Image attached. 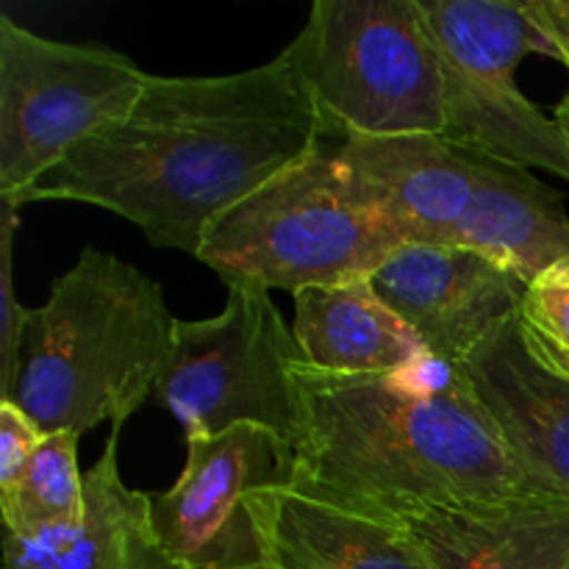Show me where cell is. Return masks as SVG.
I'll list each match as a JSON object with an SVG mask.
<instances>
[{
    "mask_svg": "<svg viewBox=\"0 0 569 569\" xmlns=\"http://www.w3.org/2000/svg\"><path fill=\"white\" fill-rule=\"evenodd\" d=\"M326 128L281 59L231 76H150L126 120L78 144L26 192L98 206L150 244L198 256L209 228L322 148Z\"/></svg>",
    "mask_w": 569,
    "mask_h": 569,
    "instance_id": "6da1fadb",
    "label": "cell"
},
{
    "mask_svg": "<svg viewBox=\"0 0 569 569\" xmlns=\"http://www.w3.org/2000/svg\"><path fill=\"white\" fill-rule=\"evenodd\" d=\"M298 415L292 487L342 509L398 522L422 509L550 495L509 453L456 367L331 376L303 361Z\"/></svg>",
    "mask_w": 569,
    "mask_h": 569,
    "instance_id": "7a4b0ae2",
    "label": "cell"
},
{
    "mask_svg": "<svg viewBox=\"0 0 569 569\" xmlns=\"http://www.w3.org/2000/svg\"><path fill=\"white\" fill-rule=\"evenodd\" d=\"M170 309L153 278L103 250L83 248L26 309L17 350L14 400L44 433L81 437L122 422L156 392L172 348Z\"/></svg>",
    "mask_w": 569,
    "mask_h": 569,
    "instance_id": "3957f363",
    "label": "cell"
},
{
    "mask_svg": "<svg viewBox=\"0 0 569 569\" xmlns=\"http://www.w3.org/2000/svg\"><path fill=\"white\" fill-rule=\"evenodd\" d=\"M403 239L365 198L337 150L320 148L233 206L194 259L228 287L283 289L372 278Z\"/></svg>",
    "mask_w": 569,
    "mask_h": 569,
    "instance_id": "277c9868",
    "label": "cell"
},
{
    "mask_svg": "<svg viewBox=\"0 0 569 569\" xmlns=\"http://www.w3.org/2000/svg\"><path fill=\"white\" fill-rule=\"evenodd\" d=\"M328 137L445 128L442 67L420 0H317L281 50Z\"/></svg>",
    "mask_w": 569,
    "mask_h": 569,
    "instance_id": "5b68a950",
    "label": "cell"
},
{
    "mask_svg": "<svg viewBox=\"0 0 569 569\" xmlns=\"http://www.w3.org/2000/svg\"><path fill=\"white\" fill-rule=\"evenodd\" d=\"M420 9L442 67V137L456 148L569 181V142L559 122L515 81L526 56L553 59L528 0H420Z\"/></svg>",
    "mask_w": 569,
    "mask_h": 569,
    "instance_id": "8992f818",
    "label": "cell"
},
{
    "mask_svg": "<svg viewBox=\"0 0 569 569\" xmlns=\"http://www.w3.org/2000/svg\"><path fill=\"white\" fill-rule=\"evenodd\" d=\"M148 72L103 44L59 42L0 17V200L28 189L94 133L126 120Z\"/></svg>",
    "mask_w": 569,
    "mask_h": 569,
    "instance_id": "52a82bcc",
    "label": "cell"
},
{
    "mask_svg": "<svg viewBox=\"0 0 569 569\" xmlns=\"http://www.w3.org/2000/svg\"><path fill=\"white\" fill-rule=\"evenodd\" d=\"M303 353L270 292L228 287L209 320H176L156 400L187 439L261 426L295 445L300 428L298 367Z\"/></svg>",
    "mask_w": 569,
    "mask_h": 569,
    "instance_id": "ba28073f",
    "label": "cell"
},
{
    "mask_svg": "<svg viewBox=\"0 0 569 569\" xmlns=\"http://www.w3.org/2000/svg\"><path fill=\"white\" fill-rule=\"evenodd\" d=\"M295 478V448L261 426L187 439V465L153 498V528L178 569H270L261 500Z\"/></svg>",
    "mask_w": 569,
    "mask_h": 569,
    "instance_id": "9c48e42d",
    "label": "cell"
},
{
    "mask_svg": "<svg viewBox=\"0 0 569 569\" xmlns=\"http://www.w3.org/2000/svg\"><path fill=\"white\" fill-rule=\"evenodd\" d=\"M370 281L445 367L461 365L515 320L528 289L487 256L459 244H403Z\"/></svg>",
    "mask_w": 569,
    "mask_h": 569,
    "instance_id": "30bf717a",
    "label": "cell"
},
{
    "mask_svg": "<svg viewBox=\"0 0 569 569\" xmlns=\"http://www.w3.org/2000/svg\"><path fill=\"white\" fill-rule=\"evenodd\" d=\"M337 156L403 244L459 242L478 183L472 150L437 133H403L345 139Z\"/></svg>",
    "mask_w": 569,
    "mask_h": 569,
    "instance_id": "8fae6325",
    "label": "cell"
},
{
    "mask_svg": "<svg viewBox=\"0 0 569 569\" xmlns=\"http://www.w3.org/2000/svg\"><path fill=\"white\" fill-rule=\"evenodd\" d=\"M456 370L522 470L545 492L569 500V381L539 361L520 315Z\"/></svg>",
    "mask_w": 569,
    "mask_h": 569,
    "instance_id": "7c38bea8",
    "label": "cell"
},
{
    "mask_svg": "<svg viewBox=\"0 0 569 569\" xmlns=\"http://www.w3.org/2000/svg\"><path fill=\"white\" fill-rule=\"evenodd\" d=\"M120 428L83 476L87 515L67 528L3 533V569H178L153 528V498L126 487L117 467Z\"/></svg>",
    "mask_w": 569,
    "mask_h": 569,
    "instance_id": "4fadbf2b",
    "label": "cell"
},
{
    "mask_svg": "<svg viewBox=\"0 0 569 569\" xmlns=\"http://www.w3.org/2000/svg\"><path fill=\"white\" fill-rule=\"evenodd\" d=\"M398 526L437 569H565L569 500L553 495L422 509Z\"/></svg>",
    "mask_w": 569,
    "mask_h": 569,
    "instance_id": "5bb4252c",
    "label": "cell"
},
{
    "mask_svg": "<svg viewBox=\"0 0 569 569\" xmlns=\"http://www.w3.org/2000/svg\"><path fill=\"white\" fill-rule=\"evenodd\" d=\"M295 298V339L303 361L331 376H395L433 367L417 333L376 292L370 278L311 287Z\"/></svg>",
    "mask_w": 569,
    "mask_h": 569,
    "instance_id": "9a60e30c",
    "label": "cell"
},
{
    "mask_svg": "<svg viewBox=\"0 0 569 569\" xmlns=\"http://www.w3.org/2000/svg\"><path fill=\"white\" fill-rule=\"evenodd\" d=\"M478 183L459 231V248L476 250L517 281L537 278L569 261L565 198L528 167L476 153Z\"/></svg>",
    "mask_w": 569,
    "mask_h": 569,
    "instance_id": "2e32d148",
    "label": "cell"
},
{
    "mask_svg": "<svg viewBox=\"0 0 569 569\" xmlns=\"http://www.w3.org/2000/svg\"><path fill=\"white\" fill-rule=\"evenodd\" d=\"M270 569H437L398 526L289 487L261 500Z\"/></svg>",
    "mask_w": 569,
    "mask_h": 569,
    "instance_id": "e0dca14e",
    "label": "cell"
},
{
    "mask_svg": "<svg viewBox=\"0 0 569 569\" xmlns=\"http://www.w3.org/2000/svg\"><path fill=\"white\" fill-rule=\"evenodd\" d=\"M0 511L3 528L17 537L83 522L87 487L78 472V433H48L14 487L0 492Z\"/></svg>",
    "mask_w": 569,
    "mask_h": 569,
    "instance_id": "ac0fdd59",
    "label": "cell"
},
{
    "mask_svg": "<svg viewBox=\"0 0 569 569\" xmlns=\"http://www.w3.org/2000/svg\"><path fill=\"white\" fill-rule=\"evenodd\" d=\"M520 326L539 361L569 381V261L526 289Z\"/></svg>",
    "mask_w": 569,
    "mask_h": 569,
    "instance_id": "d6986e66",
    "label": "cell"
},
{
    "mask_svg": "<svg viewBox=\"0 0 569 569\" xmlns=\"http://www.w3.org/2000/svg\"><path fill=\"white\" fill-rule=\"evenodd\" d=\"M17 211L20 209L3 206V233H0V400H9L11 387H14L17 350H20V331L26 320V309L17 303L14 270H11Z\"/></svg>",
    "mask_w": 569,
    "mask_h": 569,
    "instance_id": "ffe728a7",
    "label": "cell"
},
{
    "mask_svg": "<svg viewBox=\"0 0 569 569\" xmlns=\"http://www.w3.org/2000/svg\"><path fill=\"white\" fill-rule=\"evenodd\" d=\"M44 437L48 433L14 400H0V492L14 487Z\"/></svg>",
    "mask_w": 569,
    "mask_h": 569,
    "instance_id": "44dd1931",
    "label": "cell"
},
{
    "mask_svg": "<svg viewBox=\"0 0 569 569\" xmlns=\"http://www.w3.org/2000/svg\"><path fill=\"white\" fill-rule=\"evenodd\" d=\"M528 11L569 72V0H528Z\"/></svg>",
    "mask_w": 569,
    "mask_h": 569,
    "instance_id": "7402d4cb",
    "label": "cell"
},
{
    "mask_svg": "<svg viewBox=\"0 0 569 569\" xmlns=\"http://www.w3.org/2000/svg\"><path fill=\"white\" fill-rule=\"evenodd\" d=\"M556 122H559L561 133H565V139L569 142V92H567V98L556 106Z\"/></svg>",
    "mask_w": 569,
    "mask_h": 569,
    "instance_id": "603a6c76",
    "label": "cell"
},
{
    "mask_svg": "<svg viewBox=\"0 0 569 569\" xmlns=\"http://www.w3.org/2000/svg\"><path fill=\"white\" fill-rule=\"evenodd\" d=\"M565 569H569V565H567V567H565Z\"/></svg>",
    "mask_w": 569,
    "mask_h": 569,
    "instance_id": "cb8c5ba5",
    "label": "cell"
}]
</instances>
